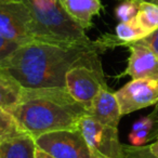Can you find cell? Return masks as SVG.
Listing matches in <instances>:
<instances>
[{
	"label": "cell",
	"instance_id": "15",
	"mask_svg": "<svg viewBox=\"0 0 158 158\" xmlns=\"http://www.w3.org/2000/svg\"><path fill=\"white\" fill-rule=\"evenodd\" d=\"M135 20L148 34L158 29V5L152 2H141L139 5Z\"/></svg>",
	"mask_w": 158,
	"mask_h": 158
},
{
	"label": "cell",
	"instance_id": "22",
	"mask_svg": "<svg viewBox=\"0 0 158 158\" xmlns=\"http://www.w3.org/2000/svg\"><path fill=\"white\" fill-rule=\"evenodd\" d=\"M154 126V121L153 119L149 116L143 117V118L136 120L135 123L132 126V130L131 131H140V130H147V131H151L152 128Z\"/></svg>",
	"mask_w": 158,
	"mask_h": 158
},
{
	"label": "cell",
	"instance_id": "16",
	"mask_svg": "<svg viewBox=\"0 0 158 158\" xmlns=\"http://www.w3.org/2000/svg\"><path fill=\"white\" fill-rule=\"evenodd\" d=\"M20 132H22V130L11 113L0 108V143Z\"/></svg>",
	"mask_w": 158,
	"mask_h": 158
},
{
	"label": "cell",
	"instance_id": "26",
	"mask_svg": "<svg viewBox=\"0 0 158 158\" xmlns=\"http://www.w3.org/2000/svg\"><path fill=\"white\" fill-rule=\"evenodd\" d=\"M36 158H54L51 155L47 154L46 152L41 151L40 148H37V152H36Z\"/></svg>",
	"mask_w": 158,
	"mask_h": 158
},
{
	"label": "cell",
	"instance_id": "1",
	"mask_svg": "<svg viewBox=\"0 0 158 158\" xmlns=\"http://www.w3.org/2000/svg\"><path fill=\"white\" fill-rule=\"evenodd\" d=\"M106 49L100 39L88 44L31 41L21 44L0 66L24 89L65 88V76L80 64L99 65Z\"/></svg>",
	"mask_w": 158,
	"mask_h": 158
},
{
	"label": "cell",
	"instance_id": "19",
	"mask_svg": "<svg viewBox=\"0 0 158 158\" xmlns=\"http://www.w3.org/2000/svg\"><path fill=\"white\" fill-rule=\"evenodd\" d=\"M19 46L20 44L10 41V40L3 38L2 36H0V66L11 56L12 53L19 48Z\"/></svg>",
	"mask_w": 158,
	"mask_h": 158
},
{
	"label": "cell",
	"instance_id": "5",
	"mask_svg": "<svg viewBox=\"0 0 158 158\" xmlns=\"http://www.w3.org/2000/svg\"><path fill=\"white\" fill-rule=\"evenodd\" d=\"M65 88L77 102L88 110L100 91L107 88L102 64H80L70 68L65 76Z\"/></svg>",
	"mask_w": 158,
	"mask_h": 158
},
{
	"label": "cell",
	"instance_id": "2",
	"mask_svg": "<svg viewBox=\"0 0 158 158\" xmlns=\"http://www.w3.org/2000/svg\"><path fill=\"white\" fill-rule=\"evenodd\" d=\"M10 113L21 130L34 138L66 129H78L87 108L66 88L24 89L21 100Z\"/></svg>",
	"mask_w": 158,
	"mask_h": 158
},
{
	"label": "cell",
	"instance_id": "18",
	"mask_svg": "<svg viewBox=\"0 0 158 158\" xmlns=\"http://www.w3.org/2000/svg\"><path fill=\"white\" fill-rule=\"evenodd\" d=\"M121 158H158L152 153L149 145L134 146V145H123Z\"/></svg>",
	"mask_w": 158,
	"mask_h": 158
},
{
	"label": "cell",
	"instance_id": "8",
	"mask_svg": "<svg viewBox=\"0 0 158 158\" xmlns=\"http://www.w3.org/2000/svg\"><path fill=\"white\" fill-rule=\"evenodd\" d=\"M115 95L123 116L155 105L158 102V80L151 78L132 79L116 91Z\"/></svg>",
	"mask_w": 158,
	"mask_h": 158
},
{
	"label": "cell",
	"instance_id": "28",
	"mask_svg": "<svg viewBox=\"0 0 158 158\" xmlns=\"http://www.w3.org/2000/svg\"><path fill=\"white\" fill-rule=\"evenodd\" d=\"M8 1H14V0H0V3H2V2H8Z\"/></svg>",
	"mask_w": 158,
	"mask_h": 158
},
{
	"label": "cell",
	"instance_id": "4",
	"mask_svg": "<svg viewBox=\"0 0 158 158\" xmlns=\"http://www.w3.org/2000/svg\"><path fill=\"white\" fill-rule=\"evenodd\" d=\"M35 140L38 148L54 158H98L79 129L48 132Z\"/></svg>",
	"mask_w": 158,
	"mask_h": 158
},
{
	"label": "cell",
	"instance_id": "17",
	"mask_svg": "<svg viewBox=\"0 0 158 158\" xmlns=\"http://www.w3.org/2000/svg\"><path fill=\"white\" fill-rule=\"evenodd\" d=\"M139 11V3L131 0H123L115 9V15L120 22H128L136 16Z\"/></svg>",
	"mask_w": 158,
	"mask_h": 158
},
{
	"label": "cell",
	"instance_id": "27",
	"mask_svg": "<svg viewBox=\"0 0 158 158\" xmlns=\"http://www.w3.org/2000/svg\"><path fill=\"white\" fill-rule=\"evenodd\" d=\"M131 1H134V2L139 3V5L141 2H152V3H155V5H158V0H131Z\"/></svg>",
	"mask_w": 158,
	"mask_h": 158
},
{
	"label": "cell",
	"instance_id": "9",
	"mask_svg": "<svg viewBox=\"0 0 158 158\" xmlns=\"http://www.w3.org/2000/svg\"><path fill=\"white\" fill-rule=\"evenodd\" d=\"M130 51L128 65L123 75H128L132 79L151 78L158 80V57L140 40L128 44Z\"/></svg>",
	"mask_w": 158,
	"mask_h": 158
},
{
	"label": "cell",
	"instance_id": "13",
	"mask_svg": "<svg viewBox=\"0 0 158 158\" xmlns=\"http://www.w3.org/2000/svg\"><path fill=\"white\" fill-rule=\"evenodd\" d=\"M24 88L3 68L0 67V108L10 110L20 102Z\"/></svg>",
	"mask_w": 158,
	"mask_h": 158
},
{
	"label": "cell",
	"instance_id": "7",
	"mask_svg": "<svg viewBox=\"0 0 158 158\" xmlns=\"http://www.w3.org/2000/svg\"><path fill=\"white\" fill-rule=\"evenodd\" d=\"M78 129L98 158H121L123 144L119 141L118 128L102 125L86 115Z\"/></svg>",
	"mask_w": 158,
	"mask_h": 158
},
{
	"label": "cell",
	"instance_id": "10",
	"mask_svg": "<svg viewBox=\"0 0 158 158\" xmlns=\"http://www.w3.org/2000/svg\"><path fill=\"white\" fill-rule=\"evenodd\" d=\"M87 115L102 125L118 128L123 114L115 92L110 91L107 88L100 91L87 110Z\"/></svg>",
	"mask_w": 158,
	"mask_h": 158
},
{
	"label": "cell",
	"instance_id": "12",
	"mask_svg": "<svg viewBox=\"0 0 158 158\" xmlns=\"http://www.w3.org/2000/svg\"><path fill=\"white\" fill-rule=\"evenodd\" d=\"M37 148L35 138L22 131L0 143V158H36Z\"/></svg>",
	"mask_w": 158,
	"mask_h": 158
},
{
	"label": "cell",
	"instance_id": "23",
	"mask_svg": "<svg viewBox=\"0 0 158 158\" xmlns=\"http://www.w3.org/2000/svg\"><path fill=\"white\" fill-rule=\"evenodd\" d=\"M156 138H158V120L154 123V126L152 130L149 131L148 138H147V142H153Z\"/></svg>",
	"mask_w": 158,
	"mask_h": 158
},
{
	"label": "cell",
	"instance_id": "3",
	"mask_svg": "<svg viewBox=\"0 0 158 158\" xmlns=\"http://www.w3.org/2000/svg\"><path fill=\"white\" fill-rule=\"evenodd\" d=\"M33 20L35 41L56 44H88L86 31L64 10L60 0H21Z\"/></svg>",
	"mask_w": 158,
	"mask_h": 158
},
{
	"label": "cell",
	"instance_id": "6",
	"mask_svg": "<svg viewBox=\"0 0 158 158\" xmlns=\"http://www.w3.org/2000/svg\"><path fill=\"white\" fill-rule=\"evenodd\" d=\"M0 36L20 46L35 41L31 12L23 1L0 3Z\"/></svg>",
	"mask_w": 158,
	"mask_h": 158
},
{
	"label": "cell",
	"instance_id": "25",
	"mask_svg": "<svg viewBox=\"0 0 158 158\" xmlns=\"http://www.w3.org/2000/svg\"><path fill=\"white\" fill-rule=\"evenodd\" d=\"M149 117H151L152 119H153V121L155 123V121L158 120V102L155 104V107H154L153 112L151 113V114L148 115Z\"/></svg>",
	"mask_w": 158,
	"mask_h": 158
},
{
	"label": "cell",
	"instance_id": "21",
	"mask_svg": "<svg viewBox=\"0 0 158 158\" xmlns=\"http://www.w3.org/2000/svg\"><path fill=\"white\" fill-rule=\"evenodd\" d=\"M141 42L147 46L152 51L154 52V54L158 57V29L152 31L149 35H147L145 38L140 40Z\"/></svg>",
	"mask_w": 158,
	"mask_h": 158
},
{
	"label": "cell",
	"instance_id": "20",
	"mask_svg": "<svg viewBox=\"0 0 158 158\" xmlns=\"http://www.w3.org/2000/svg\"><path fill=\"white\" fill-rule=\"evenodd\" d=\"M149 131L147 130H140V131H131L129 134V141L131 145L134 146H142L147 142Z\"/></svg>",
	"mask_w": 158,
	"mask_h": 158
},
{
	"label": "cell",
	"instance_id": "14",
	"mask_svg": "<svg viewBox=\"0 0 158 158\" xmlns=\"http://www.w3.org/2000/svg\"><path fill=\"white\" fill-rule=\"evenodd\" d=\"M149 35L144 28L140 26L135 18L128 22H120L116 26L115 37L117 40V46H127L128 44L135 42Z\"/></svg>",
	"mask_w": 158,
	"mask_h": 158
},
{
	"label": "cell",
	"instance_id": "24",
	"mask_svg": "<svg viewBox=\"0 0 158 158\" xmlns=\"http://www.w3.org/2000/svg\"><path fill=\"white\" fill-rule=\"evenodd\" d=\"M149 148H151L152 153L158 157V138H156L155 140L153 141V143L149 144Z\"/></svg>",
	"mask_w": 158,
	"mask_h": 158
},
{
	"label": "cell",
	"instance_id": "11",
	"mask_svg": "<svg viewBox=\"0 0 158 158\" xmlns=\"http://www.w3.org/2000/svg\"><path fill=\"white\" fill-rule=\"evenodd\" d=\"M67 14L78 23L85 31L92 27V20L99 15L102 6L101 0H60Z\"/></svg>",
	"mask_w": 158,
	"mask_h": 158
}]
</instances>
